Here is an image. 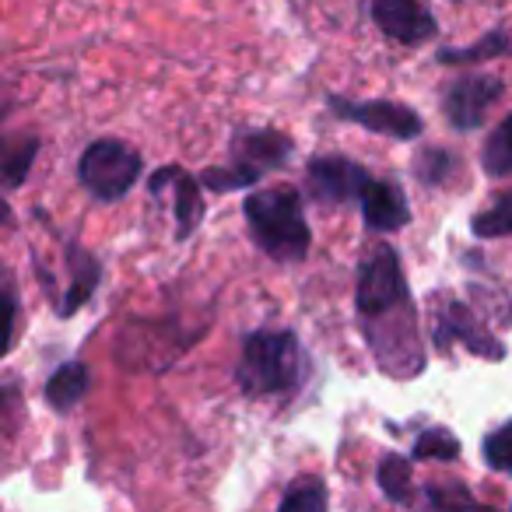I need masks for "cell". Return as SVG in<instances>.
I'll return each mask as SVG.
<instances>
[{
    "label": "cell",
    "mask_w": 512,
    "mask_h": 512,
    "mask_svg": "<svg viewBox=\"0 0 512 512\" xmlns=\"http://www.w3.org/2000/svg\"><path fill=\"white\" fill-rule=\"evenodd\" d=\"M355 313L379 372L390 379H414L425 372V348L418 334V309L404 278L400 253L386 242L369 249L358 264Z\"/></svg>",
    "instance_id": "6da1fadb"
},
{
    "label": "cell",
    "mask_w": 512,
    "mask_h": 512,
    "mask_svg": "<svg viewBox=\"0 0 512 512\" xmlns=\"http://www.w3.org/2000/svg\"><path fill=\"white\" fill-rule=\"evenodd\" d=\"M306 372L309 358L295 330H253L242 341L235 383L246 397H285L299 390Z\"/></svg>",
    "instance_id": "7a4b0ae2"
},
{
    "label": "cell",
    "mask_w": 512,
    "mask_h": 512,
    "mask_svg": "<svg viewBox=\"0 0 512 512\" xmlns=\"http://www.w3.org/2000/svg\"><path fill=\"white\" fill-rule=\"evenodd\" d=\"M242 218L249 225V235L271 260L278 264H299L306 260L313 246L306 211H302V193L295 186H271L256 190L242 204Z\"/></svg>",
    "instance_id": "3957f363"
},
{
    "label": "cell",
    "mask_w": 512,
    "mask_h": 512,
    "mask_svg": "<svg viewBox=\"0 0 512 512\" xmlns=\"http://www.w3.org/2000/svg\"><path fill=\"white\" fill-rule=\"evenodd\" d=\"M295 141L281 130L271 127H256V130H239L232 137V165L225 169H204L200 172V183L214 193H232L256 186L264 176L285 169L288 158H292Z\"/></svg>",
    "instance_id": "277c9868"
},
{
    "label": "cell",
    "mask_w": 512,
    "mask_h": 512,
    "mask_svg": "<svg viewBox=\"0 0 512 512\" xmlns=\"http://www.w3.org/2000/svg\"><path fill=\"white\" fill-rule=\"evenodd\" d=\"M141 155H137L130 144L123 141H92L78 158V179L95 200L102 204H113V200H123L134 183L141 179Z\"/></svg>",
    "instance_id": "5b68a950"
},
{
    "label": "cell",
    "mask_w": 512,
    "mask_h": 512,
    "mask_svg": "<svg viewBox=\"0 0 512 512\" xmlns=\"http://www.w3.org/2000/svg\"><path fill=\"white\" fill-rule=\"evenodd\" d=\"M327 109L344 123H358L365 127L369 134L379 137H393V141H418L425 123L421 116L414 113L411 106L404 102H393V99H369V102H351L341 99V95H330Z\"/></svg>",
    "instance_id": "8992f818"
},
{
    "label": "cell",
    "mask_w": 512,
    "mask_h": 512,
    "mask_svg": "<svg viewBox=\"0 0 512 512\" xmlns=\"http://www.w3.org/2000/svg\"><path fill=\"white\" fill-rule=\"evenodd\" d=\"M432 341L442 351L449 344H463L470 355L484 358V362H502L505 358V344L484 327V320L460 299H446L435 313V327H432Z\"/></svg>",
    "instance_id": "52a82bcc"
},
{
    "label": "cell",
    "mask_w": 512,
    "mask_h": 512,
    "mask_svg": "<svg viewBox=\"0 0 512 512\" xmlns=\"http://www.w3.org/2000/svg\"><path fill=\"white\" fill-rule=\"evenodd\" d=\"M372 172L344 155H316L306 165V193L323 207L362 200L372 183Z\"/></svg>",
    "instance_id": "ba28073f"
},
{
    "label": "cell",
    "mask_w": 512,
    "mask_h": 512,
    "mask_svg": "<svg viewBox=\"0 0 512 512\" xmlns=\"http://www.w3.org/2000/svg\"><path fill=\"white\" fill-rule=\"evenodd\" d=\"M505 95V81L495 74H463L442 95V113H446L449 127L467 134L484 123L498 99Z\"/></svg>",
    "instance_id": "9c48e42d"
},
{
    "label": "cell",
    "mask_w": 512,
    "mask_h": 512,
    "mask_svg": "<svg viewBox=\"0 0 512 512\" xmlns=\"http://www.w3.org/2000/svg\"><path fill=\"white\" fill-rule=\"evenodd\" d=\"M369 11L376 29L404 46H421L439 32V22L421 0H372Z\"/></svg>",
    "instance_id": "30bf717a"
},
{
    "label": "cell",
    "mask_w": 512,
    "mask_h": 512,
    "mask_svg": "<svg viewBox=\"0 0 512 512\" xmlns=\"http://www.w3.org/2000/svg\"><path fill=\"white\" fill-rule=\"evenodd\" d=\"M200 179L190 176L186 169L179 165H165L151 176L148 190H169L172 193V214H176V235L179 239H190L197 232V225L204 221V200H200Z\"/></svg>",
    "instance_id": "8fae6325"
},
{
    "label": "cell",
    "mask_w": 512,
    "mask_h": 512,
    "mask_svg": "<svg viewBox=\"0 0 512 512\" xmlns=\"http://www.w3.org/2000/svg\"><path fill=\"white\" fill-rule=\"evenodd\" d=\"M362 204V221L372 232H400L411 225V207H407V193L393 179H372Z\"/></svg>",
    "instance_id": "7c38bea8"
},
{
    "label": "cell",
    "mask_w": 512,
    "mask_h": 512,
    "mask_svg": "<svg viewBox=\"0 0 512 512\" xmlns=\"http://www.w3.org/2000/svg\"><path fill=\"white\" fill-rule=\"evenodd\" d=\"M67 271H71V281H67L64 295H60V302H57L60 320H71V316L92 299L95 288H99V281H102V264L88 253V249H81L78 242L67 246Z\"/></svg>",
    "instance_id": "4fadbf2b"
},
{
    "label": "cell",
    "mask_w": 512,
    "mask_h": 512,
    "mask_svg": "<svg viewBox=\"0 0 512 512\" xmlns=\"http://www.w3.org/2000/svg\"><path fill=\"white\" fill-rule=\"evenodd\" d=\"M88 386H92V369L74 358V362H64L50 379H46L43 397H46V404H50L53 411L67 414V411H74L81 400H85Z\"/></svg>",
    "instance_id": "5bb4252c"
},
{
    "label": "cell",
    "mask_w": 512,
    "mask_h": 512,
    "mask_svg": "<svg viewBox=\"0 0 512 512\" xmlns=\"http://www.w3.org/2000/svg\"><path fill=\"white\" fill-rule=\"evenodd\" d=\"M414 460V456H411ZM407 456H383L376 470L379 491L390 498L393 505H414V467Z\"/></svg>",
    "instance_id": "9a60e30c"
},
{
    "label": "cell",
    "mask_w": 512,
    "mask_h": 512,
    "mask_svg": "<svg viewBox=\"0 0 512 512\" xmlns=\"http://www.w3.org/2000/svg\"><path fill=\"white\" fill-rule=\"evenodd\" d=\"M512 50V36L509 29H491L484 39H477V43L463 46V50H453V46H442L439 53H435V60L439 64H481V60H491V57H502V53Z\"/></svg>",
    "instance_id": "2e32d148"
},
{
    "label": "cell",
    "mask_w": 512,
    "mask_h": 512,
    "mask_svg": "<svg viewBox=\"0 0 512 512\" xmlns=\"http://www.w3.org/2000/svg\"><path fill=\"white\" fill-rule=\"evenodd\" d=\"M481 169L488 172L491 179L512 176V113L505 116V120L495 127V134H491L488 141H484Z\"/></svg>",
    "instance_id": "e0dca14e"
},
{
    "label": "cell",
    "mask_w": 512,
    "mask_h": 512,
    "mask_svg": "<svg viewBox=\"0 0 512 512\" xmlns=\"http://www.w3.org/2000/svg\"><path fill=\"white\" fill-rule=\"evenodd\" d=\"M460 453H463V446H460V439H456L449 428H442V425H435V428H425V432L414 439V449H411V456L414 460H442V463H449V460H460Z\"/></svg>",
    "instance_id": "ac0fdd59"
},
{
    "label": "cell",
    "mask_w": 512,
    "mask_h": 512,
    "mask_svg": "<svg viewBox=\"0 0 512 512\" xmlns=\"http://www.w3.org/2000/svg\"><path fill=\"white\" fill-rule=\"evenodd\" d=\"M470 232L477 239H502V235H512V190L502 193L488 211L474 214L470 218Z\"/></svg>",
    "instance_id": "d6986e66"
},
{
    "label": "cell",
    "mask_w": 512,
    "mask_h": 512,
    "mask_svg": "<svg viewBox=\"0 0 512 512\" xmlns=\"http://www.w3.org/2000/svg\"><path fill=\"white\" fill-rule=\"evenodd\" d=\"M327 488L316 477H299L281 495V512H323L327 509Z\"/></svg>",
    "instance_id": "ffe728a7"
},
{
    "label": "cell",
    "mask_w": 512,
    "mask_h": 512,
    "mask_svg": "<svg viewBox=\"0 0 512 512\" xmlns=\"http://www.w3.org/2000/svg\"><path fill=\"white\" fill-rule=\"evenodd\" d=\"M36 155H39V137H22V141H15L8 151H4V190L11 193L25 183Z\"/></svg>",
    "instance_id": "44dd1931"
},
{
    "label": "cell",
    "mask_w": 512,
    "mask_h": 512,
    "mask_svg": "<svg viewBox=\"0 0 512 512\" xmlns=\"http://www.w3.org/2000/svg\"><path fill=\"white\" fill-rule=\"evenodd\" d=\"M453 169H456V158L446 148H421L411 162V172L421 186H442Z\"/></svg>",
    "instance_id": "7402d4cb"
},
{
    "label": "cell",
    "mask_w": 512,
    "mask_h": 512,
    "mask_svg": "<svg viewBox=\"0 0 512 512\" xmlns=\"http://www.w3.org/2000/svg\"><path fill=\"white\" fill-rule=\"evenodd\" d=\"M484 463H488L495 474H509L512 477V421L498 425L495 432L484 435Z\"/></svg>",
    "instance_id": "603a6c76"
},
{
    "label": "cell",
    "mask_w": 512,
    "mask_h": 512,
    "mask_svg": "<svg viewBox=\"0 0 512 512\" xmlns=\"http://www.w3.org/2000/svg\"><path fill=\"white\" fill-rule=\"evenodd\" d=\"M425 505H432V509H456V505L460 509H474L477 498L463 484H428Z\"/></svg>",
    "instance_id": "cb8c5ba5"
},
{
    "label": "cell",
    "mask_w": 512,
    "mask_h": 512,
    "mask_svg": "<svg viewBox=\"0 0 512 512\" xmlns=\"http://www.w3.org/2000/svg\"><path fill=\"white\" fill-rule=\"evenodd\" d=\"M4 306H8V334H4V344H15V330H18V295H15V281L8 278L4 285Z\"/></svg>",
    "instance_id": "d4e9b609"
}]
</instances>
